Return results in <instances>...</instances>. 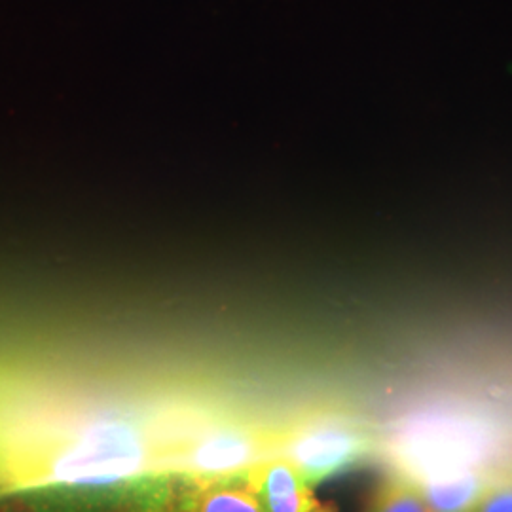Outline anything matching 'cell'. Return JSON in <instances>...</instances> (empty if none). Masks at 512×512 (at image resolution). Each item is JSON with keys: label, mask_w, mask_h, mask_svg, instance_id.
I'll return each mask as SVG.
<instances>
[{"label": "cell", "mask_w": 512, "mask_h": 512, "mask_svg": "<svg viewBox=\"0 0 512 512\" xmlns=\"http://www.w3.org/2000/svg\"><path fill=\"white\" fill-rule=\"evenodd\" d=\"M374 435L359 421L321 416L296 425L279 442V456L293 461L315 490L374 452Z\"/></svg>", "instance_id": "6da1fadb"}, {"label": "cell", "mask_w": 512, "mask_h": 512, "mask_svg": "<svg viewBox=\"0 0 512 512\" xmlns=\"http://www.w3.org/2000/svg\"><path fill=\"white\" fill-rule=\"evenodd\" d=\"M281 437L239 421H222L220 416L203 423L184 439L175 467L194 478L196 484L245 471L262 459L275 458Z\"/></svg>", "instance_id": "7a4b0ae2"}, {"label": "cell", "mask_w": 512, "mask_h": 512, "mask_svg": "<svg viewBox=\"0 0 512 512\" xmlns=\"http://www.w3.org/2000/svg\"><path fill=\"white\" fill-rule=\"evenodd\" d=\"M241 478L262 512H311L321 503L293 461L283 456L258 461Z\"/></svg>", "instance_id": "3957f363"}, {"label": "cell", "mask_w": 512, "mask_h": 512, "mask_svg": "<svg viewBox=\"0 0 512 512\" xmlns=\"http://www.w3.org/2000/svg\"><path fill=\"white\" fill-rule=\"evenodd\" d=\"M418 484L433 511L467 512L492 482L484 473L465 467L433 473Z\"/></svg>", "instance_id": "277c9868"}, {"label": "cell", "mask_w": 512, "mask_h": 512, "mask_svg": "<svg viewBox=\"0 0 512 512\" xmlns=\"http://www.w3.org/2000/svg\"><path fill=\"white\" fill-rule=\"evenodd\" d=\"M241 473L196 484L188 512H262L255 495L243 484Z\"/></svg>", "instance_id": "5b68a950"}, {"label": "cell", "mask_w": 512, "mask_h": 512, "mask_svg": "<svg viewBox=\"0 0 512 512\" xmlns=\"http://www.w3.org/2000/svg\"><path fill=\"white\" fill-rule=\"evenodd\" d=\"M365 512H435L420 484L406 476H389L376 488Z\"/></svg>", "instance_id": "8992f818"}, {"label": "cell", "mask_w": 512, "mask_h": 512, "mask_svg": "<svg viewBox=\"0 0 512 512\" xmlns=\"http://www.w3.org/2000/svg\"><path fill=\"white\" fill-rule=\"evenodd\" d=\"M467 512H512V480L492 482Z\"/></svg>", "instance_id": "52a82bcc"}, {"label": "cell", "mask_w": 512, "mask_h": 512, "mask_svg": "<svg viewBox=\"0 0 512 512\" xmlns=\"http://www.w3.org/2000/svg\"><path fill=\"white\" fill-rule=\"evenodd\" d=\"M311 512H340L334 503H319Z\"/></svg>", "instance_id": "ba28073f"}, {"label": "cell", "mask_w": 512, "mask_h": 512, "mask_svg": "<svg viewBox=\"0 0 512 512\" xmlns=\"http://www.w3.org/2000/svg\"><path fill=\"white\" fill-rule=\"evenodd\" d=\"M0 512H25V511H19V509H16V507H10V505H2V503H0Z\"/></svg>", "instance_id": "9c48e42d"}]
</instances>
